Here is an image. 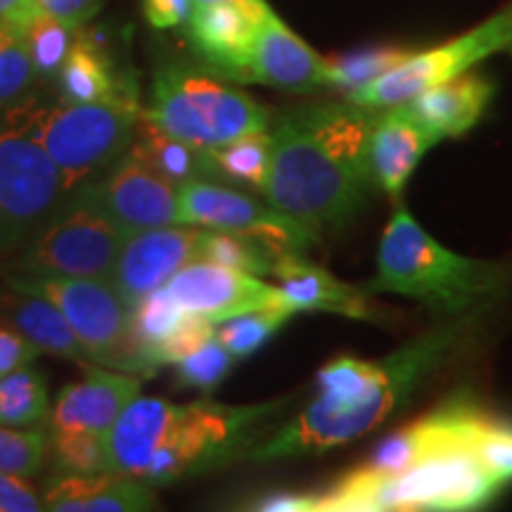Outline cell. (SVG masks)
Segmentation results:
<instances>
[{
    "instance_id": "obj_1",
    "label": "cell",
    "mask_w": 512,
    "mask_h": 512,
    "mask_svg": "<svg viewBox=\"0 0 512 512\" xmlns=\"http://www.w3.org/2000/svg\"><path fill=\"white\" fill-rule=\"evenodd\" d=\"M482 313L441 320L439 328L411 339L380 361L339 356L318 373V396L297 418L249 453L256 463H273L344 446L377 430L434 373L475 342Z\"/></svg>"
},
{
    "instance_id": "obj_2",
    "label": "cell",
    "mask_w": 512,
    "mask_h": 512,
    "mask_svg": "<svg viewBox=\"0 0 512 512\" xmlns=\"http://www.w3.org/2000/svg\"><path fill=\"white\" fill-rule=\"evenodd\" d=\"M377 110L354 102L294 107L271 121V166L261 195L313 233L344 230L375 190L368 164Z\"/></svg>"
},
{
    "instance_id": "obj_3",
    "label": "cell",
    "mask_w": 512,
    "mask_h": 512,
    "mask_svg": "<svg viewBox=\"0 0 512 512\" xmlns=\"http://www.w3.org/2000/svg\"><path fill=\"white\" fill-rule=\"evenodd\" d=\"M285 401L226 406L136 396L107 432L110 472L152 489L200 477L252 453Z\"/></svg>"
},
{
    "instance_id": "obj_4",
    "label": "cell",
    "mask_w": 512,
    "mask_h": 512,
    "mask_svg": "<svg viewBox=\"0 0 512 512\" xmlns=\"http://www.w3.org/2000/svg\"><path fill=\"white\" fill-rule=\"evenodd\" d=\"M510 280V266L451 252L399 207L384 228L377 271L361 287L366 294L413 299L437 320H456L491 309L510 290Z\"/></svg>"
},
{
    "instance_id": "obj_5",
    "label": "cell",
    "mask_w": 512,
    "mask_h": 512,
    "mask_svg": "<svg viewBox=\"0 0 512 512\" xmlns=\"http://www.w3.org/2000/svg\"><path fill=\"white\" fill-rule=\"evenodd\" d=\"M145 117L185 143L214 150L230 140L271 128L273 114L252 95L202 64L166 60L152 76Z\"/></svg>"
},
{
    "instance_id": "obj_6",
    "label": "cell",
    "mask_w": 512,
    "mask_h": 512,
    "mask_svg": "<svg viewBox=\"0 0 512 512\" xmlns=\"http://www.w3.org/2000/svg\"><path fill=\"white\" fill-rule=\"evenodd\" d=\"M41 102L31 91L0 110V256L17 252L67 197L38 133Z\"/></svg>"
},
{
    "instance_id": "obj_7",
    "label": "cell",
    "mask_w": 512,
    "mask_h": 512,
    "mask_svg": "<svg viewBox=\"0 0 512 512\" xmlns=\"http://www.w3.org/2000/svg\"><path fill=\"white\" fill-rule=\"evenodd\" d=\"M140 112L138 93L79 105L43 95L38 133L48 157L60 169L67 195L98 181L126 155Z\"/></svg>"
},
{
    "instance_id": "obj_8",
    "label": "cell",
    "mask_w": 512,
    "mask_h": 512,
    "mask_svg": "<svg viewBox=\"0 0 512 512\" xmlns=\"http://www.w3.org/2000/svg\"><path fill=\"white\" fill-rule=\"evenodd\" d=\"M5 287L36 294L55 306L95 366L150 377L157 370L131 332V309L121 302L110 280L55 278V275L5 273Z\"/></svg>"
},
{
    "instance_id": "obj_9",
    "label": "cell",
    "mask_w": 512,
    "mask_h": 512,
    "mask_svg": "<svg viewBox=\"0 0 512 512\" xmlns=\"http://www.w3.org/2000/svg\"><path fill=\"white\" fill-rule=\"evenodd\" d=\"M126 238L86 183L69 192L50 219L17 249L10 273L110 280Z\"/></svg>"
},
{
    "instance_id": "obj_10",
    "label": "cell",
    "mask_w": 512,
    "mask_h": 512,
    "mask_svg": "<svg viewBox=\"0 0 512 512\" xmlns=\"http://www.w3.org/2000/svg\"><path fill=\"white\" fill-rule=\"evenodd\" d=\"M512 46V5L486 19L484 24L470 29L467 34L432 50H420L399 67L387 72L368 86L349 93L347 100L368 110H384V107L403 105L418 98L420 93L446 83L456 76L470 72L484 57Z\"/></svg>"
},
{
    "instance_id": "obj_11",
    "label": "cell",
    "mask_w": 512,
    "mask_h": 512,
    "mask_svg": "<svg viewBox=\"0 0 512 512\" xmlns=\"http://www.w3.org/2000/svg\"><path fill=\"white\" fill-rule=\"evenodd\" d=\"M503 482L467 446L448 448L396 475H382L380 503L413 505L422 512H479L494 501Z\"/></svg>"
},
{
    "instance_id": "obj_12",
    "label": "cell",
    "mask_w": 512,
    "mask_h": 512,
    "mask_svg": "<svg viewBox=\"0 0 512 512\" xmlns=\"http://www.w3.org/2000/svg\"><path fill=\"white\" fill-rule=\"evenodd\" d=\"M178 221L181 226L245 235L273 254H306L318 242V233L304 223L216 181H190L178 188Z\"/></svg>"
},
{
    "instance_id": "obj_13",
    "label": "cell",
    "mask_w": 512,
    "mask_h": 512,
    "mask_svg": "<svg viewBox=\"0 0 512 512\" xmlns=\"http://www.w3.org/2000/svg\"><path fill=\"white\" fill-rule=\"evenodd\" d=\"M266 0H221V3H195L188 22L190 50L202 67L235 83H247L249 55L256 31L266 17Z\"/></svg>"
},
{
    "instance_id": "obj_14",
    "label": "cell",
    "mask_w": 512,
    "mask_h": 512,
    "mask_svg": "<svg viewBox=\"0 0 512 512\" xmlns=\"http://www.w3.org/2000/svg\"><path fill=\"white\" fill-rule=\"evenodd\" d=\"M164 290L185 313H197L216 325L249 311L290 309L278 287L264 283L256 275L233 271L204 259L185 264L164 285Z\"/></svg>"
},
{
    "instance_id": "obj_15",
    "label": "cell",
    "mask_w": 512,
    "mask_h": 512,
    "mask_svg": "<svg viewBox=\"0 0 512 512\" xmlns=\"http://www.w3.org/2000/svg\"><path fill=\"white\" fill-rule=\"evenodd\" d=\"M197 226H164L128 235L110 273V283L128 309L169 283L185 264L200 259Z\"/></svg>"
},
{
    "instance_id": "obj_16",
    "label": "cell",
    "mask_w": 512,
    "mask_h": 512,
    "mask_svg": "<svg viewBox=\"0 0 512 512\" xmlns=\"http://www.w3.org/2000/svg\"><path fill=\"white\" fill-rule=\"evenodd\" d=\"M486 418L489 413L479 406L475 396L467 392L453 394L425 418L384 439L375 448L368 467H373L380 475H396L439 451L458 446L470 448V441L475 439Z\"/></svg>"
},
{
    "instance_id": "obj_17",
    "label": "cell",
    "mask_w": 512,
    "mask_h": 512,
    "mask_svg": "<svg viewBox=\"0 0 512 512\" xmlns=\"http://www.w3.org/2000/svg\"><path fill=\"white\" fill-rule=\"evenodd\" d=\"M107 214L126 235L140 230L181 226L178 188L133 155L131 150L91 183Z\"/></svg>"
},
{
    "instance_id": "obj_18",
    "label": "cell",
    "mask_w": 512,
    "mask_h": 512,
    "mask_svg": "<svg viewBox=\"0 0 512 512\" xmlns=\"http://www.w3.org/2000/svg\"><path fill=\"white\" fill-rule=\"evenodd\" d=\"M247 83L290 93H316L332 88L330 62L313 53L283 19L268 10L249 55Z\"/></svg>"
},
{
    "instance_id": "obj_19",
    "label": "cell",
    "mask_w": 512,
    "mask_h": 512,
    "mask_svg": "<svg viewBox=\"0 0 512 512\" xmlns=\"http://www.w3.org/2000/svg\"><path fill=\"white\" fill-rule=\"evenodd\" d=\"M79 382L67 384L50 411V430L93 432L107 437L119 415L143 389V377L102 366H83Z\"/></svg>"
},
{
    "instance_id": "obj_20",
    "label": "cell",
    "mask_w": 512,
    "mask_h": 512,
    "mask_svg": "<svg viewBox=\"0 0 512 512\" xmlns=\"http://www.w3.org/2000/svg\"><path fill=\"white\" fill-rule=\"evenodd\" d=\"M439 140L437 133L415 117L408 102L377 110L368 145V164L375 190L399 197L415 166Z\"/></svg>"
},
{
    "instance_id": "obj_21",
    "label": "cell",
    "mask_w": 512,
    "mask_h": 512,
    "mask_svg": "<svg viewBox=\"0 0 512 512\" xmlns=\"http://www.w3.org/2000/svg\"><path fill=\"white\" fill-rule=\"evenodd\" d=\"M271 275L278 280V290L294 313L323 311L356 320L375 318L368 302L370 294L363 292L361 285L342 283L328 268L306 259V254H278Z\"/></svg>"
},
{
    "instance_id": "obj_22",
    "label": "cell",
    "mask_w": 512,
    "mask_h": 512,
    "mask_svg": "<svg viewBox=\"0 0 512 512\" xmlns=\"http://www.w3.org/2000/svg\"><path fill=\"white\" fill-rule=\"evenodd\" d=\"M41 501L46 512H155L157 508L152 486L114 472H55L43 486Z\"/></svg>"
},
{
    "instance_id": "obj_23",
    "label": "cell",
    "mask_w": 512,
    "mask_h": 512,
    "mask_svg": "<svg viewBox=\"0 0 512 512\" xmlns=\"http://www.w3.org/2000/svg\"><path fill=\"white\" fill-rule=\"evenodd\" d=\"M491 98H494V83L482 74L465 72L420 93L408 102V107L422 124L444 140L458 138L475 128Z\"/></svg>"
},
{
    "instance_id": "obj_24",
    "label": "cell",
    "mask_w": 512,
    "mask_h": 512,
    "mask_svg": "<svg viewBox=\"0 0 512 512\" xmlns=\"http://www.w3.org/2000/svg\"><path fill=\"white\" fill-rule=\"evenodd\" d=\"M0 320L34 344L41 354L69 358V361H79L83 366L93 363L91 354L83 347L81 339L74 335L67 318L36 294L17 292L10 287L0 290Z\"/></svg>"
},
{
    "instance_id": "obj_25",
    "label": "cell",
    "mask_w": 512,
    "mask_h": 512,
    "mask_svg": "<svg viewBox=\"0 0 512 512\" xmlns=\"http://www.w3.org/2000/svg\"><path fill=\"white\" fill-rule=\"evenodd\" d=\"M55 81L60 100L76 105L138 93L136 81L117 69L112 50L100 48L81 29H76L74 46Z\"/></svg>"
},
{
    "instance_id": "obj_26",
    "label": "cell",
    "mask_w": 512,
    "mask_h": 512,
    "mask_svg": "<svg viewBox=\"0 0 512 512\" xmlns=\"http://www.w3.org/2000/svg\"><path fill=\"white\" fill-rule=\"evenodd\" d=\"M128 150L140 162L150 166L152 171H157L169 183H174L176 188H181V185L190 181L221 183L211 150H204V147L190 145L181 138L169 136L155 121L147 119L145 112H140L136 133H133V143Z\"/></svg>"
},
{
    "instance_id": "obj_27",
    "label": "cell",
    "mask_w": 512,
    "mask_h": 512,
    "mask_svg": "<svg viewBox=\"0 0 512 512\" xmlns=\"http://www.w3.org/2000/svg\"><path fill=\"white\" fill-rule=\"evenodd\" d=\"M48 380L41 370L24 366L0 377V425L36 430L50 420Z\"/></svg>"
},
{
    "instance_id": "obj_28",
    "label": "cell",
    "mask_w": 512,
    "mask_h": 512,
    "mask_svg": "<svg viewBox=\"0 0 512 512\" xmlns=\"http://www.w3.org/2000/svg\"><path fill=\"white\" fill-rule=\"evenodd\" d=\"M211 157H214L221 181L264 192L268 166H271V136L268 131L247 133L226 145L214 147Z\"/></svg>"
},
{
    "instance_id": "obj_29",
    "label": "cell",
    "mask_w": 512,
    "mask_h": 512,
    "mask_svg": "<svg viewBox=\"0 0 512 512\" xmlns=\"http://www.w3.org/2000/svg\"><path fill=\"white\" fill-rule=\"evenodd\" d=\"M36 79L24 24L3 17L0 19V110L34 91Z\"/></svg>"
},
{
    "instance_id": "obj_30",
    "label": "cell",
    "mask_w": 512,
    "mask_h": 512,
    "mask_svg": "<svg viewBox=\"0 0 512 512\" xmlns=\"http://www.w3.org/2000/svg\"><path fill=\"white\" fill-rule=\"evenodd\" d=\"M275 256L271 249L252 238L238 233H226V230L202 228L200 235V259L211 261L233 271H242L249 275H271Z\"/></svg>"
},
{
    "instance_id": "obj_31",
    "label": "cell",
    "mask_w": 512,
    "mask_h": 512,
    "mask_svg": "<svg viewBox=\"0 0 512 512\" xmlns=\"http://www.w3.org/2000/svg\"><path fill=\"white\" fill-rule=\"evenodd\" d=\"M22 24L36 76L43 81L57 79L69 50L74 46L76 29L62 24L60 19L43 15V12H31L29 17L22 19Z\"/></svg>"
},
{
    "instance_id": "obj_32",
    "label": "cell",
    "mask_w": 512,
    "mask_h": 512,
    "mask_svg": "<svg viewBox=\"0 0 512 512\" xmlns=\"http://www.w3.org/2000/svg\"><path fill=\"white\" fill-rule=\"evenodd\" d=\"M294 311L290 309H261L242 316L228 318L216 325V339L235 358H247L259 351L275 332L283 330Z\"/></svg>"
},
{
    "instance_id": "obj_33",
    "label": "cell",
    "mask_w": 512,
    "mask_h": 512,
    "mask_svg": "<svg viewBox=\"0 0 512 512\" xmlns=\"http://www.w3.org/2000/svg\"><path fill=\"white\" fill-rule=\"evenodd\" d=\"M413 53L399 46H380V48H363L356 53L335 57L330 62V79L332 88H339L344 93H354L358 88L368 86L370 81L380 79L394 67H399L403 60H408Z\"/></svg>"
},
{
    "instance_id": "obj_34",
    "label": "cell",
    "mask_w": 512,
    "mask_h": 512,
    "mask_svg": "<svg viewBox=\"0 0 512 512\" xmlns=\"http://www.w3.org/2000/svg\"><path fill=\"white\" fill-rule=\"evenodd\" d=\"M185 316H188V313L176 304V299L171 297L164 287L162 290L147 294L145 299H140V302L131 309L133 339H136L140 349L145 351L147 358H150L155 370L157 366L155 361H152V351H155L159 344L183 323Z\"/></svg>"
},
{
    "instance_id": "obj_35",
    "label": "cell",
    "mask_w": 512,
    "mask_h": 512,
    "mask_svg": "<svg viewBox=\"0 0 512 512\" xmlns=\"http://www.w3.org/2000/svg\"><path fill=\"white\" fill-rule=\"evenodd\" d=\"M48 439L55 472H72V475H102V472H110L107 441L102 434L50 430Z\"/></svg>"
},
{
    "instance_id": "obj_36",
    "label": "cell",
    "mask_w": 512,
    "mask_h": 512,
    "mask_svg": "<svg viewBox=\"0 0 512 512\" xmlns=\"http://www.w3.org/2000/svg\"><path fill=\"white\" fill-rule=\"evenodd\" d=\"M48 456L50 439L46 430H17L0 425V472L22 479L36 477L46 467Z\"/></svg>"
},
{
    "instance_id": "obj_37",
    "label": "cell",
    "mask_w": 512,
    "mask_h": 512,
    "mask_svg": "<svg viewBox=\"0 0 512 512\" xmlns=\"http://www.w3.org/2000/svg\"><path fill=\"white\" fill-rule=\"evenodd\" d=\"M382 475L373 467L349 472L328 496L318 498L311 512H387L380 503Z\"/></svg>"
},
{
    "instance_id": "obj_38",
    "label": "cell",
    "mask_w": 512,
    "mask_h": 512,
    "mask_svg": "<svg viewBox=\"0 0 512 512\" xmlns=\"http://www.w3.org/2000/svg\"><path fill=\"white\" fill-rule=\"evenodd\" d=\"M235 358L230 351L223 347L219 339H211L195 354L185 356L183 361L176 363V382L178 387L185 389H200V392H211L221 384L223 377L230 373L235 366Z\"/></svg>"
},
{
    "instance_id": "obj_39",
    "label": "cell",
    "mask_w": 512,
    "mask_h": 512,
    "mask_svg": "<svg viewBox=\"0 0 512 512\" xmlns=\"http://www.w3.org/2000/svg\"><path fill=\"white\" fill-rule=\"evenodd\" d=\"M470 451L482 460L486 470L491 475L501 479V482H510L512 479V425L510 422L486 418V422L479 427L475 439L470 441Z\"/></svg>"
},
{
    "instance_id": "obj_40",
    "label": "cell",
    "mask_w": 512,
    "mask_h": 512,
    "mask_svg": "<svg viewBox=\"0 0 512 512\" xmlns=\"http://www.w3.org/2000/svg\"><path fill=\"white\" fill-rule=\"evenodd\" d=\"M216 337V323L197 316V313H188L183 323L164 339L159 347L152 351V361H155L157 370L162 366H176L185 356L195 354L204 344H209Z\"/></svg>"
},
{
    "instance_id": "obj_41",
    "label": "cell",
    "mask_w": 512,
    "mask_h": 512,
    "mask_svg": "<svg viewBox=\"0 0 512 512\" xmlns=\"http://www.w3.org/2000/svg\"><path fill=\"white\" fill-rule=\"evenodd\" d=\"M102 3H105V0H24L22 8L15 10L8 17L24 19L29 17L31 12H43V15L60 19L67 27L81 29L98 15Z\"/></svg>"
},
{
    "instance_id": "obj_42",
    "label": "cell",
    "mask_w": 512,
    "mask_h": 512,
    "mask_svg": "<svg viewBox=\"0 0 512 512\" xmlns=\"http://www.w3.org/2000/svg\"><path fill=\"white\" fill-rule=\"evenodd\" d=\"M0 512H46V508L27 479L0 472Z\"/></svg>"
},
{
    "instance_id": "obj_43",
    "label": "cell",
    "mask_w": 512,
    "mask_h": 512,
    "mask_svg": "<svg viewBox=\"0 0 512 512\" xmlns=\"http://www.w3.org/2000/svg\"><path fill=\"white\" fill-rule=\"evenodd\" d=\"M38 354L41 351L31 342H27L22 335H17L15 330L0 328V377L34 363Z\"/></svg>"
},
{
    "instance_id": "obj_44",
    "label": "cell",
    "mask_w": 512,
    "mask_h": 512,
    "mask_svg": "<svg viewBox=\"0 0 512 512\" xmlns=\"http://www.w3.org/2000/svg\"><path fill=\"white\" fill-rule=\"evenodd\" d=\"M192 0H140L147 22L155 29L183 27L192 12Z\"/></svg>"
},
{
    "instance_id": "obj_45",
    "label": "cell",
    "mask_w": 512,
    "mask_h": 512,
    "mask_svg": "<svg viewBox=\"0 0 512 512\" xmlns=\"http://www.w3.org/2000/svg\"><path fill=\"white\" fill-rule=\"evenodd\" d=\"M318 498L304 494H275L259 503L254 512H311Z\"/></svg>"
},
{
    "instance_id": "obj_46",
    "label": "cell",
    "mask_w": 512,
    "mask_h": 512,
    "mask_svg": "<svg viewBox=\"0 0 512 512\" xmlns=\"http://www.w3.org/2000/svg\"><path fill=\"white\" fill-rule=\"evenodd\" d=\"M22 3L24 0H0V19L12 15V12L22 8Z\"/></svg>"
},
{
    "instance_id": "obj_47",
    "label": "cell",
    "mask_w": 512,
    "mask_h": 512,
    "mask_svg": "<svg viewBox=\"0 0 512 512\" xmlns=\"http://www.w3.org/2000/svg\"><path fill=\"white\" fill-rule=\"evenodd\" d=\"M387 512H422V510L413 508V505H394V508H389Z\"/></svg>"
},
{
    "instance_id": "obj_48",
    "label": "cell",
    "mask_w": 512,
    "mask_h": 512,
    "mask_svg": "<svg viewBox=\"0 0 512 512\" xmlns=\"http://www.w3.org/2000/svg\"><path fill=\"white\" fill-rule=\"evenodd\" d=\"M192 3H221V0H192Z\"/></svg>"
},
{
    "instance_id": "obj_49",
    "label": "cell",
    "mask_w": 512,
    "mask_h": 512,
    "mask_svg": "<svg viewBox=\"0 0 512 512\" xmlns=\"http://www.w3.org/2000/svg\"><path fill=\"white\" fill-rule=\"evenodd\" d=\"M510 53H512V46H510Z\"/></svg>"
}]
</instances>
